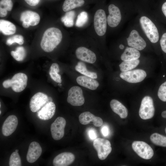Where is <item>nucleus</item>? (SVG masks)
<instances>
[{
	"label": "nucleus",
	"mask_w": 166,
	"mask_h": 166,
	"mask_svg": "<svg viewBox=\"0 0 166 166\" xmlns=\"http://www.w3.org/2000/svg\"><path fill=\"white\" fill-rule=\"evenodd\" d=\"M140 60H137L124 61L119 65L120 70L122 72H125L130 70L136 67L139 64Z\"/></svg>",
	"instance_id": "nucleus-30"
},
{
	"label": "nucleus",
	"mask_w": 166,
	"mask_h": 166,
	"mask_svg": "<svg viewBox=\"0 0 166 166\" xmlns=\"http://www.w3.org/2000/svg\"><path fill=\"white\" fill-rule=\"evenodd\" d=\"M93 146L97 152L99 158L101 160L105 159L112 150L110 142L103 138H97L94 140Z\"/></svg>",
	"instance_id": "nucleus-5"
},
{
	"label": "nucleus",
	"mask_w": 166,
	"mask_h": 166,
	"mask_svg": "<svg viewBox=\"0 0 166 166\" xmlns=\"http://www.w3.org/2000/svg\"><path fill=\"white\" fill-rule=\"evenodd\" d=\"M59 71L58 65L56 63H53L50 67L49 75L54 81L58 83H61L62 82L61 76L58 73Z\"/></svg>",
	"instance_id": "nucleus-29"
},
{
	"label": "nucleus",
	"mask_w": 166,
	"mask_h": 166,
	"mask_svg": "<svg viewBox=\"0 0 166 166\" xmlns=\"http://www.w3.org/2000/svg\"><path fill=\"white\" fill-rule=\"evenodd\" d=\"M94 27L97 34L100 36L105 34L107 28V18L105 11L99 9L95 13L93 19Z\"/></svg>",
	"instance_id": "nucleus-3"
},
{
	"label": "nucleus",
	"mask_w": 166,
	"mask_h": 166,
	"mask_svg": "<svg viewBox=\"0 0 166 166\" xmlns=\"http://www.w3.org/2000/svg\"><path fill=\"white\" fill-rule=\"evenodd\" d=\"M55 110L54 103L53 102H49L38 112V116L41 120H48L53 117Z\"/></svg>",
	"instance_id": "nucleus-20"
},
{
	"label": "nucleus",
	"mask_w": 166,
	"mask_h": 166,
	"mask_svg": "<svg viewBox=\"0 0 166 166\" xmlns=\"http://www.w3.org/2000/svg\"><path fill=\"white\" fill-rule=\"evenodd\" d=\"M75 69L77 71L85 76L93 79H96L97 77L96 73L90 71L87 69L85 64L82 62H78L75 66Z\"/></svg>",
	"instance_id": "nucleus-26"
},
{
	"label": "nucleus",
	"mask_w": 166,
	"mask_h": 166,
	"mask_svg": "<svg viewBox=\"0 0 166 166\" xmlns=\"http://www.w3.org/2000/svg\"><path fill=\"white\" fill-rule=\"evenodd\" d=\"M49 102V97L46 94L38 92L33 96L30 100V110L33 112H38Z\"/></svg>",
	"instance_id": "nucleus-11"
},
{
	"label": "nucleus",
	"mask_w": 166,
	"mask_h": 166,
	"mask_svg": "<svg viewBox=\"0 0 166 166\" xmlns=\"http://www.w3.org/2000/svg\"><path fill=\"white\" fill-rule=\"evenodd\" d=\"M127 40L128 46L139 50L143 49L146 46L144 40L135 30L131 32Z\"/></svg>",
	"instance_id": "nucleus-13"
},
{
	"label": "nucleus",
	"mask_w": 166,
	"mask_h": 166,
	"mask_svg": "<svg viewBox=\"0 0 166 166\" xmlns=\"http://www.w3.org/2000/svg\"><path fill=\"white\" fill-rule=\"evenodd\" d=\"M3 87L6 89L8 88L11 87V79H8L4 81L2 83Z\"/></svg>",
	"instance_id": "nucleus-40"
},
{
	"label": "nucleus",
	"mask_w": 166,
	"mask_h": 166,
	"mask_svg": "<svg viewBox=\"0 0 166 166\" xmlns=\"http://www.w3.org/2000/svg\"><path fill=\"white\" fill-rule=\"evenodd\" d=\"M164 76H165L164 75L163 76V77H164Z\"/></svg>",
	"instance_id": "nucleus-49"
},
{
	"label": "nucleus",
	"mask_w": 166,
	"mask_h": 166,
	"mask_svg": "<svg viewBox=\"0 0 166 166\" xmlns=\"http://www.w3.org/2000/svg\"><path fill=\"white\" fill-rule=\"evenodd\" d=\"M74 14L73 11H69L67 12L65 15L62 17L61 20L65 26L71 27L73 26Z\"/></svg>",
	"instance_id": "nucleus-32"
},
{
	"label": "nucleus",
	"mask_w": 166,
	"mask_h": 166,
	"mask_svg": "<svg viewBox=\"0 0 166 166\" xmlns=\"http://www.w3.org/2000/svg\"><path fill=\"white\" fill-rule=\"evenodd\" d=\"M40 19V16L38 13L29 10L23 12L20 16V20L22 22V26L25 28H28L30 26L37 25Z\"/></svg>",
	"instance_id": "nucleus-10"
},
{
	"label": "nucleus",
	"mask_w": 166,
	"mask_h": 166,
	"mask_svg": "<svg viewBox=\"0 0 166 166\" xmlns=\"http://www.w3.org/2000/svg\"><path fill=\"white\" fill-rule=\"evenodd\" d=\"M58 85L59 86H61V83H59Z\"/></svg>",
	"instance_id": "nucleus-45"
},
{
	"label": "nucleus",
	"mask_w": 166,
	"mask_h": 166,
	"mask_svg": "<svg viewBox=\"0 0 166 166\" xmlns=\"http://www.w3.org/2000/svg\"><path fill=\"white\" fill-rule=\"evenodd\" d=\"M10 53L13 58L18 61L23 60L26 54L25 49L23 46L18 47L15 51H11Z\"/></svg>",
	"instance_id": "nucleus-31"
},
{
	"label": "nucleus",
	"mask_w": 166,
	"mask_h": 166,
	"mask_svg": "<svg viewBox=\"0 0 166 166\" xmlns=\"http://www.w3.org/2000/svg\"><path fill=\"white\" fill-rule=\"evenodd\" d=\"M119 48L121 49H123L124 48V46L123 45L121 44L119 46Z\"/></svg>",
	"instance_id": "nucleus-43"
},
{
	"label": "nucleus",
	"mask_w": 166,
	"mask_h": 166,
	"mask_svg": "<svg viewBox=\"0 0 166 166\" xmlns=\"http://www.w3.org/2000/svg\"><path fill=\"white\" fill-rule=\"evenodd\" d=\"M146 76L145 71L141 69L122 72L120 74L122 79L131 83L140 82L143 81Z\"/></svg>",
	"instance_id": "nucleus-8"
},
{
	"label": "nucleus",
	"mask_w": 166,
	"mask_h": 166,
	"mask_svg": "<svg viewBox=\"0 0 166 166\" xmlns=\"http://www.w3.org/2000/svg\"><path fill=\"white\" fill-rule=\"evenodd\" d=\"M85 3L84 0H65L62 6V10L67 12L77 7L82 6Z\"/></svg>",
	"instance_id": "nucleus-25"
},
{
	"label": "nucleus",
	"mask_w": 166,
	"mask_h": 166,
	"mask_svg": "<svg viewBox=\"0 0 166 166\" xmlns=\"http://www.w3.org/2000/svg\"><path fill=\"white\" fill-rule=\"evenodd\" d=\"M160 43L162 50L166 53V32L161 35L160 40Z\"/></svg>",
	"instance_id": "nucleus-37"
},
{
	"label": "nucleus",
	"mask_w": 166,
	"mask_h": 166,
	"mask_svg": "<svg viewBox=\"0 0 166 166\" xmlns=\"http://www.w3.org/2000/svg\"><path fill=\"white\" fill-rule=\"evenodd\" d=\"M16 43L20 45H22L24 43V38L22 35L17 34L10 37L7 39L6 44L10 45Z\"/></svg>",
	"instance_id": "nucleus-34"
},
{
	"label": "nucleus",
	"mask_w": 166,
	"mask_h": 166,
	"mask_svg": "<svg viewBox=\"0 0 166 166\" xmlns=\"http://www.w3.org/2000/svg\"><path fill=\"white\" fill-rule=\"evenodd\" d=\"M162 117L164 118H166V110L164 111L161 113Z\"/></svg>",
	"instance_id": "nucleus-42"
},
{
	"label": "nucleus",
	"mask_w": 166,
	"mask_h": 166,
	"mask_svg": "<svg viewBox=\"0 0 166 166\" xmlns=\"http://www.w3.org/2000/svg\"><path fill=\"white\" fill-rule=\"evenodd\" d=\"M133 149L140 157L146 160L151 159L154 155V151L148 144L142 141H136L132 144Z\"/></svg>",
	"instance_id": "nucleus-6"
},
{
	"label": "nucleus",
	"mask_w": 166,
	"mask_h": 166,
	"mask_svg": "<svg viewBox=\"0 0 166 166\" xmlns=\"http://www.w3.org/2000/svg\"><path fill=\"white\" fill-rule=\"evenodd\" d=\"M42 149L39 144L35 141L31 143L29 146L26 158L30 163L36 161L40 156Z\"/></svg>",
	"instance_id": "nucleus-17"
},
{
	"label": "nucleus",
	"mask_w": 166,
	"mask_h": 166,
	"mask_svg": "<svg viewBox=\"0 0 166 166\" xmlns=\"http://www.w3.org/2000/svg\"><path fill=\"white\" fill-rule=\"evenodd\" d=\"M155 113V108L152 98L149 96H145L142 99L139 110V115L143 120L152 118Z\"/></svg>",
	"instance_id": "nucleus-4"
},
{
	"label": "nucleus",
	"mask_w": 166,
	"mask_h": 166,
	"mask_svg": "<svg viewBox=\"0 0 166 166\" xmlns=\"http://www.w3.org/2000/svg\"><path fill=\"white\" fill-rule=\"evenodd\" d=\"M110 106L112 110L118 114L121 118H126L128 115L127 108L121 102L116 99L112 100L110 102Z\"/></svg>",
	"instance_id": "nucleus-22"
},
{
	"label": "nucleus",
	"mask_w": 166,
	"mask_h": 166,
	"mask_svg": "<svg viewBox=\"0 0 166 166\" xmlns=\"http://www.w3.org/2000/svg\"><path fill=\"white\" fill-rule=\"evenodd\" d=\"M150 139L152 142L156 145L166 147V136L154 133L151 135Z\"/></svg>",
	"instance_id": "nucleus-28"
},
{
	"label": "nucleus",
	"mask_w": 166,
	"mask_h": 166,
	"mask_svg": "<svg viewBox=\"0 0 166 166\" xmlns=\"http://www.w3.org/2000/svg\"><path fill=\"white\" fill-rule=\"evenodd\" d=\"M21 161L20 157L18 152H13L10 156L9 165L10 166H21Z\"/></svg>",
	"instance_id": "nucleus-33"
},
{
	"label": "nucleus",
	"mask_w": 166,
	"mask_h": 166,
	"mask_svg": "<svg viewBox=\"0 0 166 166\" xmlns=\"http://www.w3.org/2000/svg\"><path fill=\"white\" fill-rule=\"evenodd\" d=\"M76 81L80 85L92 90L96 89L99 85L97 81L85 76L78 77Z\"/></svg>",
	"instance_id": "nucleus-21"
},
{
	"label": "nucleus",
	"mask_w": 166,
	"mask_h": 166,
	"mask_svg": "<svg viewBox=\"0 0 166 166\" xmlns=\"http://www.w3.org/2000/svg\"><path fill=\"white\" fill-rule=\"evenodd\" d=\"M75 159L73 154L70 152H64L57 156L53 159L54 166H67L71 164Z\"/></svg>",
	"instance_id": "nucleus-18"
},
{
	"label": "nucleus",
	"mask_w": 166,
	"mask_h": 166,
	"mask_svg": "<svg viewBox=\"0 0 166 166\" xmlns=\"http://www.w3.org/2000/svg\"><path fill=\"white\" fill-rule=\"evenodd\" d=\"M79 119L80 123L83 125L87 124L92 122L94 126L98 127L101 126L103 123L101 118L96 117L89 112H85L81 114Z\"/></svg>",
	"instance_id": "nucleus-19"
},
{
	"label": "nucleus",
	"mask_w": 166,
	"mask_h": 166,
	"mask_svg": "<svg viewBox=\"0 0 166 166\" xmlns=\"http://www.w3.org/2000/svg\"><path fill=\"white\" fill-rule=\"evenodd\" d=\"M1 110L0 111V114H1Z\"/></svg>",
	"instance_id": "nucleus-47"
},
{
	"label": "nucleus",
	"mask_w": 166,
	"mask_h": 166,
	"mask_svg": "<svg viewBox=\"0 0 166 166\" xmlns=\"http://www.w3.org/2000/svg\"><path fill=\"white\" fill-rule=\"evenodd\" d=\"M18 149H16L15 150V152H18Z\"/></svg>",
	"instance_id": "nucleus-44"
},
{
	"label": "nucleus",
	"mask_w": 166,
	"mask_h": 166,
	"mask_svg": "<svg viewBox=\"0 0 166 166\" xmlns=\"http://www.w3.org/2000/svg\"><path fill=\"white\" fill-rule=\"evenodd\" d=\"M18 119L14 115L8 116L6 119L2 127V132L5 136L11 135L15 130L18 124Z\"/></svg>",
	"instance_id": "nucleus-16"
},
{
	"label": "nucleus",
	"mask_w": 166,
	"mask_h": 166,
	"mask_svg": "<svg viewBox=\"0 0 166 166\" xmlns=\"http://www.w3.org/2000/svg\"><path fill=\"white\" fill-rule=\"evenodd\" d=\"M157 95L158 97L161 101L166 102V81L160 86Z\"/></svg>",
	"instance_id": "nucleus-36"
},
{
	"label": "nucleus",
	"mask_w": 166,
	"mask_h": 166,
	"mask_svg": "<svg viewBox=\"0 0 166 166\" xmlns=\"http://www.w3.org/2000/svg\"><path fill=\"white\" fill-rule=\"evenodd\" d=\"M62 38V34L59 29L54 27L49 28L43 35L41 47L44 51L51 52L59 44Z\"/></svg>",
	"instance_id": "nucleus-1"
},
{
	"label": "nucleus",
	"mask_w": 166,
	"mask_h": 166,
	"mask_svg": "<svg viewBox=\"0 0 166 166\" xmlns=\"http://www.w3.org/2000/svg\"><path fill=\"white\" fill-rule=\"evenodd\" d=\"M140 56V53L138 50L131 47H127L121 58L123 61H132L138 59Z\"/></svg>",
	"instance_id": "nucleus-23"
},
{
	"label": "nucleus",
	"mask_w": 166,
	"mask_h": 166,
	"mask_svg": "<svg viewBox=\"0 0 166 166\" xmlns=\"http://www.w3.org/2000/svg\"><path fill=\"white\" fill-rule=\"evenodd\" d=\"M13 3L11 0H1L0 1V17L3 18L7 14L8 11H11Z\"/></svg>",
	"instance_id": "nucleus-27"
},
{
	"label": "nucleus",
	"mask_w": 166,
	"mask_h": 166,
	"mask_svg": "<svg viewBox=\"0 0 166 166\" xmlns=\"http://www.w3.org/2000/svg\"><path fill=\"white\" fill-rule=\"evenodd\" d=\"M0 30L5 35H10L15 33L16 28L11 22L4 19H0Z\"/></svg>",
	"instance_id": "nucleus-24"
},
{
	"label": "nucleus",
	"mask_w": 166,
	"mask_h": 166,
	"mask_svg": "<svg viewBox=\"0 0 166 166\" xmlns=\"http://www.w3.org/2000/svg\"><path fill=\"white\" fill-rule=\"evenodd\" d=\"M75 55L78 59L91 64L94 63L97 59L96 55L94 52L83 46H80L76 49Z\"/></svg>",
	"instance_id": "nucleus-15"
},
{
	"label": "nucleus",
	"mask_w": 166,
	"mask_h": 166,
	"mask_svg": "<svg viewBox=\"0 0 166 166\" xmlns=\"http://www.w3.org/2000/svg\"><path fill=\"white\" fill-rule=\"evenodd\" d=\"M66 124L65 119L61 117H57L52 124L50 131L52 136L53 139L58 140L63 137Z\"/></svg>",
	"instance_id": "nucleus-9"
},
{
	"label": "nucleus",
	"mask_w": 166,
	"mask_h": 166,
	"mask_svg": "<svg viewBox=\"0 0 166 166\" xmlns=\"http://www.w3.org/2000/svg\"><path fill=\"white\" fill-rule=\"evenodd\" d=\"M101 132L104 136H107L109 132V129L107 126H104L101 129Z\"/></svg>",
	"instance_id": "nucleus-41"
},
{
	"label": "nucleus",
	"mask_w": 166,
	"mask_h": 166,
	"mask_svg": "<svg viewBox=\"0 0 166 166\" xmlns=\"http://www.w3.org/2000/svg\"><path fill=\"white\" fill-rule=\"evenodd\" d=\"M29 5L34 6L37 5L39 3L40 0H24Z\"/></svg>",
	"instance_id": "nucleus-39"
},
{
	"label": "nucleus",
	"mask_w": 166,
	"mask_h": 166,
	"mask_svg": "<svg viewBox=\"0 0 166 166\" xmlns=\"http://www.w3.org/2000/svg\"><path fill=\"white\" fill-rule=\"evenodd\" d=\"M88 16L86 12H82L78 15L76 20V25L78 27L82 26L87 22Z\"/></svg>",
	"instance_id": "nucleus-35"
},
{
	"label": "nucleus",
	"mask_w": 166,
	"mask_h": 166,
	"mask_svg": "<svg viewBox=\"0 0 166 166\" xmlns=\"http://www.w3.org/2000/svg\"><path fill=\"white\" fill-rule=\"evenodd\" d=\"M88 135L89 138L92 140L97 138V134L96 131L93 129H90L88 131Z\"/></svg>",
	"instance_id": "nucleus-38"
},
{
	"label": "nucleus",
	"mask_w": 166,
	"mask_h": 166,
	"mask_svg": "<svg viewBox=\"0 0 166 166\" xmlns=\"http://www.w3.org/2000/svg\"><path fill=\"white\" fill-rule=\"evenodd\" d=\"M109 15L107 17V22L110 27H117L120 23L121 19V15L119 9L113 4H110L108 7Z\"/></svg>",
	"instance_id": "nucleus-14"
},
{
	"label": "nucleus",
	"mask_w": 166,
	"mask_h": 166,
	"mask_svg": "<svg viewBox=\"0 0 166 166\" xmlns=\"http://www.w3.org/2000/svg\"><path fill=\"white\" fill-rule=\"evenodd\" d=\"M67 101L73 106H80L83 105L85 99L82 89L78 86L71 88L68 92Z\"/></svg>",
	"instance_id": "nucleus-7"
},
{
	"label": "nucleus",
	"mask_w": 166,
	"mask_h": 166,
	"mask_svg": "<svg viewBox=\"0 0 166 166\" xmlns=\"http://www.w3.org/2000/svg\"><path fill=\"white\" fill-rule=\"evenodd\" d=\"M11 80V87L17 93L20 92L26 88L27 85L28 77L25 73H19L14 74Z\"/></svg>",
	"instance_id": "nucleus-12"
},
{
	"label": "nucleus",
	"mask_w": 166,
	"mask_h": 166,
	"mask_svg": "<svg viewBox=\"0 0 166 166\" xmlns=\"http://www.w3.org/2000/svg\"><path fill=\"white\" fill-rule=\"evenodd\" d=\"M139 21L142 30L150 41L152 43L157 42L159 39V34L153 22L145 16L141 17Z\"/></svg>",
	"instance_id": "nucleus-2"
},
{
	"label": "nucleus",
	"mask_w": 166,
	"mask_h": 166,
	"mask_svg": "<svg viewBox=\"0 0 166 166\" xmlns=\"http://www.w3.org/2000/svg\"><path fill=\"white\" fill-rule=\"evenodd\" d=\"M0 107H1V103H0Z\"/></svg>",
	"instance_id": "nucleus-48"
},
{
	"label": "nucleus",
	"mask_w": 166,
	"mask_h": 166,
	"mask_svg": "<svg viewBox=\"0 0 166 166\" xmlns=\"http://www.w3.org/2000/svg\"><path fill=\"white\" fill-rule=\"evenodd\" d=\"M165 133L166 134V128H165Z\"/></svg>",
	"instance_id": "nucleus-46"
}]
</instances>
